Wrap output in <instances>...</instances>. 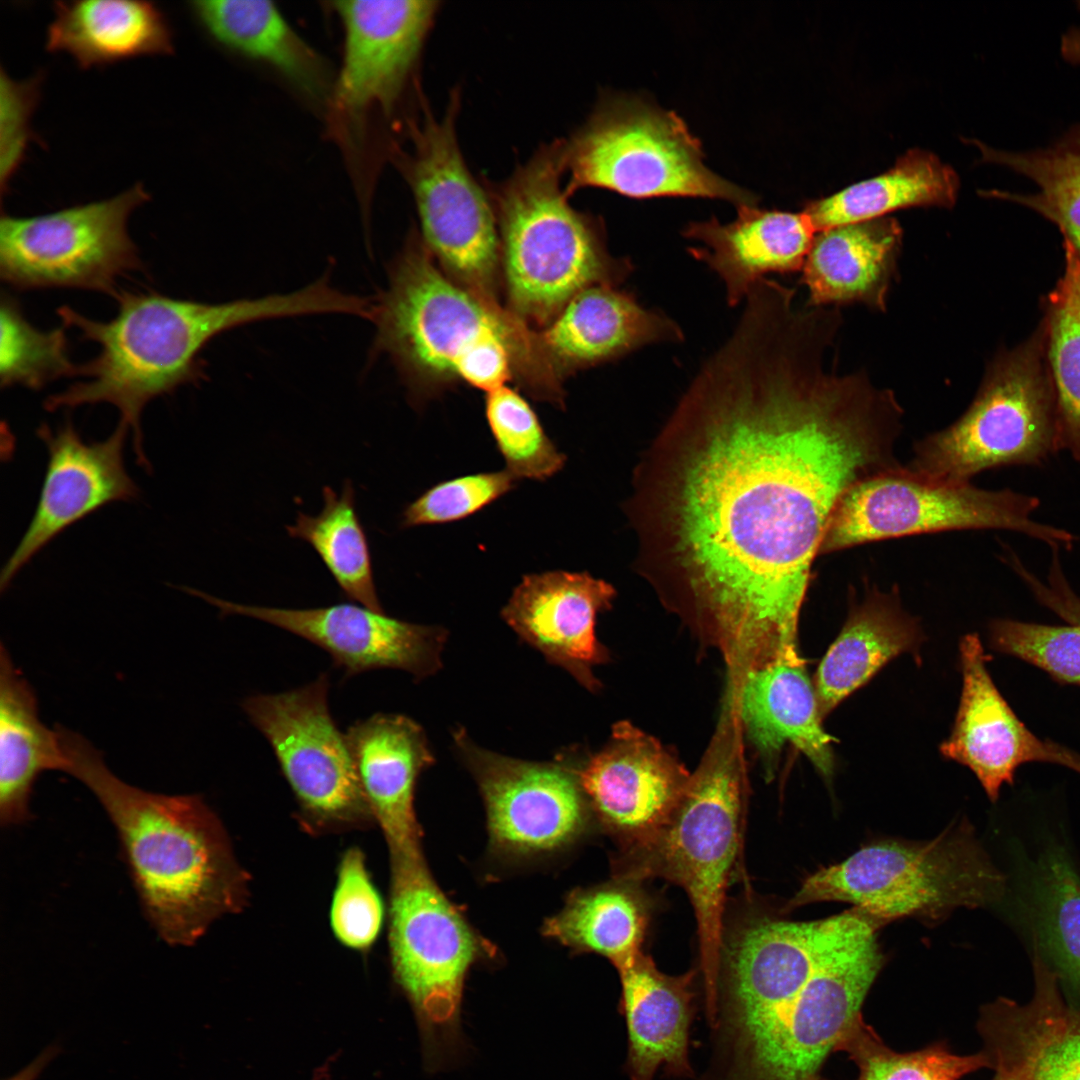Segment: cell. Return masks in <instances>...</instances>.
Segmentation results:
<instances>
[{
  "label": "cell",
  "instance_id": "f35d334b",
  "mask_svg": "<svg viewBox=\"0 0 1080 1080\" xmlns=\"http://www.w3.org/2000/svg\"><path fill=\"white\" fill-rule=\"evenodd\" d=\"M1064 245V274L1050 295L1048 354L1060 449L1080 460V254Z\"/></svg>",
  "mask_w": 1080,
  "mask_h": 1080
},
{
  "label": "cell",
  "instance_id": "603a6c76",
  "mask_svg": "<svg viewBox=\"0 0 1080 1080\" xmlns=\"http://www.w3.org/2000/svg\"><path fill=\"white\" fill-rule=\"evenodd\" d=\"M361 788L392 859L421 856L413 800L420 773L433 765L423 728L413 719L376 713L346 733Z\"/></svg>",
  "mask_w": 1080,
  "mask_h": 1080
},
{
  "label": "cell",
  "instance_id": "52a82bcc",
  "mask_svg": "<svg viewBox=\"0 0 1080 1080\" xmlns=\"http://www.w3.org/2000/svg\"><path fill=\"white\" fill-rule=\"evenodd\" d=\"M1004 878L968 824L924 842L885 840L809 875L786 904L846 902L882 926L915 917L935 922L959 907L997 901Z\"/></svg>",
  "mask_w": 1080,
  "mask_h": 1080
},
{
  "label": "cell",
  "instance_id": "bcb514c9",
  "mask_svg": "<svg viewBox=\"0 0 1080 1080\" xmlns=\"http://www.w3.org/2000/svg\"><path fill=\"white\" fill-rule=\"evenodd\" d=\"M40 77L17 82L1 72L2 186L18 167L31 131L29 122L39 95Z\"/></svg>",
  "mask_w": 1080,
  "mask_h": 1080
},
{
  "label": "cell",
  "instance_id": "8fae6325",
  "mask_svg": "<svg viewBox=\"0 0 1080 1080\" xmlns=\"http://www.w3.org/2000/svg\"><path fill=\"white\" fill-rule=\"evenodd\" d=\"M1060 449L1055 394L1032 346L1000 359L967 411L915 446L906 467L923 477L965 483L998 466L1040 463Z\"/></svg>",
  "mask_w": 1080,
  "mask_h": 1080
},
{
  "label": "cell",
  "instance_id": "7a4b0ae2",
  "mask_svg": "<svg viewBox=\"0 0 1080 1080\" xmlns=\"http://www.w3.org/2000/svg\"><path fill=\"white\" fill-rule=\"evenodd\" d=\"M370 320L372 354L389 357L415 406L456 383L488 393L513 381L532 398L564 407L563 380L538 329L448 277L419 235L389 264Z\"/></svg>",
  "mask_w": 1080,
  "mask_h": 1080
},
{
  "label": "cell",
  "instance_id": "2e32d148",
  "mask_svg": "<svg viewBox=\"0 0 1080 1080\" xmlns=\"http://www.w3.org/2000/svg\"><path fill=\"white\" fill-rule=\"evenodd\" d=\"M437 6L427 0L332 2L344 34L342 63L328 99L336 122L356 128L372 113L391 114Z\"/></svg>",
  "mask_w": 1080,
  "mask_h": 1080
},
{
  "label": "cell",
  "instance_id": "60d3db41",
  "mask_svg": "<svg viewBox=\"0 0 1080 1080\" xmlns=\"http://www.w3.org/2000/svg\"><path fill=\"white\" fill-rule=\"evenodd\" d=\"M62 325L49 331L33 326L18 301L2 293L0 301V384L41 390L64 377L78 376Z\"/></svg>",
  "mask_w": 1080,
  "mask_h": 1080
},
{
  "label": "cell",
  "instance_id": "836d02e7",
  "mask_svg": "<svg viewBox=\"0 0 1080 1080\" xmlns=\"http://www.w3.org/2000/svg\"><path fill=\"white\" fill-rule=\"evenodd\" d=\"M1033 951L1030 1001L999 998L992 1012L1023 1052L1032 1080H1080V1009L1064 1000L1057 973Z\"/></svg>",
  "mask_w": 1080,
  "mask_h": 1080
},
{
  "label": "cell",
  "instance_id": "e0dca14e",
  "mask_svg": "<svg viewBox=\"0 0 1080 1080\" xmlns=\"http://www.w3.org/2000/svg\"><path fill=\"white\" fill-rule=\"evenodd\" d=\"M456 748L483 795L490 833L517 852L547 851L572 840L585 819V796L568 758L533 762L476 745L463 729Z\"/></svg>",
  "mask_w": 1080,
  "mask_h": 1080
},
{
  "label": "cell",
  "instance_id": "6da1fadb",
  "mask_svg": "<svg viewBox=\"0 0 1080 1080\" xmlns=\"http://www.w3.org/2000/svg\"><path fill=\"white\" fill-rule=\"evenodd\" d=\"M794 318H740L640 463V566L715 632L732 671L796 648L812 563L843 494L896 468L902 409Z\"/></svg>",
  "mask_w": 1080,
  "mask_h": 1080
},
{
  "label": "cell",
  "instance_id": "7c38bea8",
  "mask_svg": "<svg viewBox=\"0 0 1080 1080\" xmlns=\"http://www.w3.org/2000/svg\"><path fill=\"white\" fill-rule=\"evenodd\" d=\"M458 95L442 120L427 113L411 127L412 150L401 159L414 195L421 240L452 280L499 303L501 249L492 200L470 174L456 137Z\"/></svg>",
  "mask_w": 1080,
  "mask_h": 1080
},
{
  "label": "cell",
  "instance_id": "4dcf8cb0",
  "mask_svg": "<svg viewBox=\"0 0 1080 1080\" xmlns=\"http://www.w3.org/2000/svg\"><path fill=\"white\" fill-rule=\"evenodd\" d=\"M67 766L56 729L39 718L37 698L14 665L4 644L0 649V824L19 826L32 819L33 786L45 771Z\"/></svg>",
  "mask_w": 1080,
  "mask_h": 1080
},
{
  "label": "cell",
  "instance_id": "1f68e13d",
  "mask_svg": "<svg viewBox=\"0 0 1080 1080\" xmlns=\"http://www.w3.org/2000/svg\"><path fill=\"white\" fill-rule=\"evenodd\" d=\"M920 633L893 595L871 593L852 609L815 675V692L823 718L852 692L867 683L888 661L912 651Z\"/></svg>",
  "mask_w": 1080,
  "mask_h": 1080
},
{
  "label": "cell",
  "instance_id": "7402d4cb",
  "mask_svg": "<svg viewBox=\"0 0 1080 1080\" xmlns=\"http://www.w3.org/2000/svg\"><path fill=\"white\" fill-rule=\"evenodd\" d=\"M960 655L963 688L959 709L952 733L940 750L945 757L970 768L995 801L1022 764L1056 763L1058 745L1036 737L1002 697L988 673L977 634L963 637Z\"/></svg>",
  "mask_w": 1080,
  "mask_h": 1080
},
{
  "label": "cell",
  "instance_id": "9a60e30c",
  "mask_svg": "<svg viewBox=\"0 0 1080 1080\" xmlns=\"http://www.w3.org/2000/svg\"><path fill=\"white\" fill-rule=\"evenodd\" d=\"M328 693L323 673L300 688L247 697L242 708L267 739L304 811L321 822H354L371 812Z\"/></svg>",
  "mask_w": 1080,
  "mask_h": 1080
},
{
  "label": "cell",
  "instance_id": "c3c4849f",
  "mask_svg": "<svg viewBox=\"0 0 1080 1080\" xmlns=\"http://www.w3.org/2000/svg\"><path fill=\"white\" fill-rule=\"evenodd\" d=\"M60 1051L61 1046L58 1042L51 1043L25 1068L6 1080H36Z\"/></svg>",
  "mask_w": 1080,
  "mask_h": 1080
},
{
  "label": "cell",
  "instance_id": "f546056e",
  "mask_svg": "<svg viewBox=\"0 0 1080 1080\" xmlns=\"http://www.w3.org/2000/svg\"><path fill=\"white\" fill-rule=\"evenodd\" d=\"M189 9L223 48L279 72L314 99L330 96L333 82L324 59L268 0H197Z\"/></svg>",
  "mask_w": 1080,
  "mask_h": 1080
},
{
  "label": "cell",
  "instance_id": "d4e9b609",
  "mask_svg": "<svg viewBox=\"0 0 1080 1080\" xmlns=\"http://www.w3.org/2000/svg\"><path fill=\"white\" fill-rule=\"evenodd\" d=\"M538 334L546 358L562 380L644 345L683 337L670 318L609 285L577 293Z\"/></svg>",
  "mask_w": 1080,
  "mask_h": 1080
},
{
  "label": "cell",
  "instance_id": "681fc988",
  "mask_svg": "<svg viewBox=\"0 0 1080 1080\" xmlns=\"http://www.w3.org/2000/svg\"><path fill=\"white\" fill-rule=\"evenodd\" d=\"M1064 55L1080 67V27L1069 32L1063 39Z\"/></svg>",
  "mask_w": 1080,
  "mask_h": 1080
},
{
  "label": "cell",
  "instance_id": "5bb4252c",
  "mask_svg": "<svg viewBox=\"0 0 1080 1080\" xmlns=\"http://www.w3.org/2000/svg\"><path fill=\"white\" fill-rule=\"evenodd\" d=\"M878 922L852 908L824 919L816 966L781 1033L760 1080H820L830 1053L862 1015L861 1007L884 957Z\"/></svg>",
  "mask_w": 1080,
  "mask_h": 1080
},
{
  "label": "cell",
  "instance_id": "83f0119b",
  "mask_svg": "<svg viewBox=\"0 0 1080 1080\" xmlns=\"http://www.w3.org/2000/svg\"><path fill=\"white\" fill-rule=\"evenodd\" d=\"M738 714L743 728L765 756L785 743L800 750L825 777L834 768V738L821 725L818 700L796 651L738 677Z\"/></svg>",
  "mask_w": 1080,
  "mask_h": 1080
},
{
  "label": "cell",
  "instance_id": "30bf717a",
  "mask_svg": "<svg viewBox=\"0 0 1080 1080\" xmlns=\"http://www.w3.org/2000/svg\"><path fill=\"white\" fill-rule=\"evenodd\" d=\"M1037 498L989 491L969 482L947 483L906 467L884 470L853 484L841 497L819 554L871 541L961 529H1008L1052 546L1071 545L1068 532L1033 521Z\"/></svg>",
  "mask_w": 1080,
  "mask_h": 1080
},
{
  "label": "cell",
  "instance_id": "b9f144b4",
  "mask_svg": "<svg viewBox=\"0 0 1080 1080\" xmlns=\"http://www.w3.org/2000/svg\"><path fill=\"white\" fill-rule=\"evenodd\" d=\"M485 416L506 470L517 480L545 481L565 465L566 456L547 436L526 399L507 385L485 396Z\"/></svg>",
  "mask_w": 1080,
  "mask_h": 1080
},
{
  "label": "cell",
  "instance_id": "d590c367",
  "mask_svg": "<svg viewBox=\"0 0 1080 1080\" xmlns=\"http://www.w3.org/2000/svg\"><path fill=\"white\" fill-rule=\"evenodd\" d=\"M648 923L646 905L624 885L578 892L548 920L546 935L568 946L598 953L615 968L640 952Z\"/></svg>",
  "mask_w": 1080,
  "mask_h": 1080
},
{
  "label": "cell",
  "instance_id": "44dd1931",
  "mask_svg": "<svg viewBox=\"0 0 1080 1080\" xmlns=\"http://www.w3.org/2000/svg\"><path fill=\"white\" fill-rule=\"evenodd\" d=\"M614 588L586 572L562 570L525 575L501 615L528 644L576 678L598 685L592 668L608 658L595 635L596 616L607 610Z\"/></svg>",
  "mask_w": 1080,
  "mask_h": 1080
},
{
  "label": "cell",
  "instance_id": "7dc6e473",
  "mask_svg": "<svg viewBox=\"0 0 1080 1080\" xmlns=\"http://www.w3.org/2000/svg\"><path fill=\"white\" fill-rule=\"evenodd\" d=\"M977 1029L984 1042L983 1050L995 1071L992 1080H1032L1023 1052L999 1025L989 1019H980Z\"/></svg>",
  "mask_w": 1080,
  "mask_h": 1080
},
{
  "label": "cell",
  "instance_id": "f1b7e54d",
  "mask_svg": "<svg viewBox=\"0 0 1080 1080\" xmlns=\"http://www.w3.org/2000/svg\"><path fill=\"white\" fill-rule=\"evenodd\" d=\"M52 9L45 48L71 56L82 69L174 49L168 19L153 2L56 1Z\"/></svg>",
  "mask_w": 1080,
  "mask_h": 1080
},
{
  "label": "cell",
  "instance_id": "ab89813d",
  "mask_svg": "<svg viewBox=\"0 0 1080 1080\" xmlns=\"http://www.w3.org/2000/svg\"><path fill=\"white\" fill-rule=\"evenodd\" d=\"M836 1051L845 1052L858 1069L854 1080H960L982 1068H991L982 1050L971 1055L953 1053L944 1042L912 1052L888 1047L860 1015L845 1032ZM820 1080H828L821 1077Z\"/></svg>",
  "mask_w": 1080,
  "mask_h": 1080
},
{
  "label": "cell",
  "instance_id": "ee69618b",
  "mask_svg": "<svg viewBox=\"0 0 1080 1080\" xmlns=\"http://www.w3.org/2000/svg\"><path fill=\"white\" fill-rule=\"evenodd\" d=\"M517 481L504 469L439 482L406 506L400 525L412 528L465 519L507 494Z\"/></svg>",
  "mask_w": 1080,
  "mask_h": 1080
},
{
  "label": "cell",
  "instance_id": "f907efd6",
  "mask_svg": "<svg viewBox=\"0 0 1080 1080\" xmlns=\"http://www.w3.org/2000/svg\"><path fill=\"white\" fill-rule=\"evenodd\" d=\"M1065 766L1080 773V756L1072 752L1066 760Z\"/></svg>",
  "mask_w": 1080,
  "mask_h": 1080
},
{
  "label": "cell",
  "instance_id": "ba28073f",
  "mask_svg": "<svg viewBox=\"0 0 1080 1080\" xmlns=\"http://www.w3.org/2000/svg\"><path fill=\"white\" fill-rule=\"evenodd\" d=\"M389 944L394 978L414 1011L426 1070L456 1067L469 1051L461 1010L478 943L422 856L392 859Z\"/></svg>",
  "mask_w": 1080,
  "mask_h": 1080
},
{
  "label": "cell",
  "instance_id": "9c48e42d",
  "mask_svg": "<svg viewBox=\"0 0 1080 1080\" xmlns=\"http://www.w3.org/2000/svg\"><path fill=\"white\" fill-rule=\"evenodd\" d=\"M565 192L592 186L632 198L691 196L755 206L758 197L708 169L699 139L673 111L633 96L606 97L563 143Z\"/></svg>",
  "mask_w": 1080,
  "mask_h": 1080
},
{
  "label": "cell",
  "instance_id": "5b68a950",
  "mask_svg": "<svg viewBox=\"0 0 1080 1080\" xmlns=\"http://www.w3.org/2000/svg\"><path fill=\"white\" fill-rule=\"evenodd\" d=\"M563 173V143H554L491 194L507 308L539 329L580 291L616 287L632 271L608 252L600 222L570 206Z\"/></svg>",
  "mask_w": 1080,
  "mask_h": 1080
},
{
  "label": "cell",
  "instance_id": "cb8c5ba5",
  "mask_svg": "<svg viewBox=\"0 0 1080 1080\" xmlns=\"http://www.w3.org/2000/svg\"><path fill=\"white\" fill-rule=\"evenodd\" d=\"M616 969L628 1033L630 1080H653L661 1067L669 1076L692 1078L689 1042L697 971L668 975L642 950Z\"/></svg>",
  "mask_w": 1080,
  "mask_h": 1080
},
{
  "label": "cell",
  "instance_id": "7bdbcfd3",
  "mask_svg": "<svg viewBox=\"0 0 1080 1080\" xmlns=\"http://www.w3.org/2000/svg\"><path fill=\"white\" fill-rule=\"evenodd\" d=\"M384 917L383 901L371 881L362 852L346 851L339 865L330 923L345 946L364 950L378 937Z\"/></svg>",
  "mask_w": 1080,
  "mask_h": 1080
},
{
  "label": "cell",
  "instance_id": "4fadbf2b",
  "mask_svg": "<svg viewBox=\"0 0 1080 1080\" xmlns=\"http://www.w3.org/2000/svg\"><path fill=\"white\" fill-rule=\"evenodd\" d=\"M149 198L135 184L111 198L47 214H2L1 280L18 290L84 289L115 297L118 278L144 270L128 219Z\"/></svg>",
  "mask_w": 1080,
  "mask_h": 1080
},
{
  "label": "cell",
  "instance_id": "ffe728a7",
  "mask_svg": "<svg viewBox=\"0 0 1080 1080\" xmlns=\"http://www.w3.org/2000/svg\"><path fill=\"white\" fill-rule=\"evenodd\" d=\"M575 771L585 798L626 849L662 828L691 777L655 738L628 722L617 723L608 743Z\"/></svg>",
  "mask_w": 1080,
  "mask_h": 1080
},
{
  "label": "cell",
  "instance_id": "3957f363",
  "mask_svg": "<svg viewBox=\"0 0 1080 1080\" xmlns=\"http://www.w3.org/2000/svg\"><path fill=\"white\" fill-rule=\"evenodd\" d=\"M56 730L65 772L93 793L111 820L144 916L163 942L192 946L215 920L241 909L247 876L220 819L200 795L132 786L110 771L83 736L62 726Z\"/></svg>",
  "mask_w": 1080,
  "mask_h": 1080
},
{
  "label": "cell",
  "instance_id": "8d00e7d4",
  "mask_svg": "<svg viewBox=\"0 0 1080 1080\" xmlns=\"http://www.w3.org/2000/svg\"><path fill=\"white\" fill-rule=\"evenodd\" d=\"M983 160L1005 166L1034 184L1029 194H989L1029 207L1058 226L1065 241L1080 254V129L1060 143L1034 151H1004L977 140Z\"/></svg>",
  "mask_w": 1080,
  "mask_h": 1080
},
{
  "label": "cell",
  "instance_id": "f6af8a7d",
  "mask_svg": "<svg viewBox=\"0 0 1080 1080\" xmlns=\"http://www.w3.org/2000/svg\"><path fill=\"white\" fill-rule=\"evenodd\" d=\"M992 641L1001 652L1018 657L1063 682L1080 685V624L1051 626L1000 620Z\"/></svg>",
  "mask_w": 1080,
  "mask_h": 1080
},
{
  "label": "cell",
  "instance_id": "277c9868",
  "mask_svg": "<svg viewBox=\"0 0 1080 1080\" xmlns=\"http://www.w3.org/2000/svg\"><path fill=\"white\" fill-rule=\"evenodd\" d=\"M115 317L91 319L63 305L57 315L65 328H75L99 352L79 364L76 382L48 396L49 412L108 403L118 409L120 423L132 432L138 464L150 466L143 449L141 415L157 397L206 378L200 353L216 336L252 322L313 314H330L335 296L317 280L288 293L223 303L172 298L154 291L119 290Z\"/></svg>",
  "mask_w": 1080,
  "mask_h": 1080
},
{
  "label": "cell",
  "instance_id": "d6a6232c",
  "mask_svg": "<svg viewBox=\"0 0 1080 1080\" xmlns=\"http://www.w3.org/2000/svg\"><path fill=\"white\" fill-rule=\"evenodd\" d=\"M959 190L955 170L935 154L911 149L876 177L852 184L802 210L816 232L858 223L912 207L951 208Z\"/></svg>",
  "mask_w": 1080,
  "mask_h": 1080
},
{
  "label": "cell",
  "instance_id": "484cf974",
  "mask_svg": "<svg viewBox=\"0 0 1080 1080\" xmlns=\"http://www.w3.org/2000/svg\"><path fill=\"white\" fill-rule=\"evenodd\" d=\"M683 234L705 244L689 252L720 276L728 304L737 305L764 275L802 269L817 232L803 211L741 206L732 222H693Z\"/></svg>",
  "mask_w": 1080,
  "mask_h": 1080
},
{
  "label": "cell",
  "instance_id": "d6986e66",
  "mask_svg": "<svg viewBox=\"0 0 1080 1080\" xmlns=\"http://www.w3.org/2000/svg\"><path fill=\"white\" fill-rule=\"evenodd\" d=\"M187 592L216 606L222 615L261 620L315 644L347 676L394 668L421 679L441 666L447 633L438 626L406 622L354 603L286 609L239 604L191 588Z\"/></svg>",
  "mask_w": 1080,
  "mask_h": 1080
},
{
  "label": "cell",
  "instance_id": "ac0fdd59",
  "mask_svg": "<svg viewBox=\"0 0 1080 1080\" xmlns=\"http://www.w3.org/2000/svg\"><path fill=\"white\" fill-rule=\"evenodd\" d=\"M128 432L119 422L106 439L87 442L70 419L56 429L38 427L48 456L45 475L31 521L1 570L2 592L68 527L110 503L138 499L140 490L124 463Z\"/></svg>",
  "mask_w": 1080,
  "mask_h": 1080
},
{
  "label": "cell",
  "instance_id": "74e56055",
  "mask_svg": "<svg viewBox=\"0 0 1080 1080\" xmlns=\"http://www.w3.org/2000/svg\"><path fill=\"white\" fill-rule=\"evenodd\" d=\"M1032 903L1034 945L1046 952L1059 979L1080 993V877L1062 849L1040 858Z\"/></svg>",
  "mask_w": 1080,
  "mask_h": 1080
},
{
  "label": "cell",
  "instance_id": "e575fe53",
  "mask_svg": "<svg viewBox=\"0 0 1080 1080\" xmlns=\"http://www.w3.org/2000/svg\"><path fill=\"white\" fill-rule=\"evenodd\" d=\"M323 508L311 516L299 512L286 527L290 537L308 543L350 600L384 611L377 595L368 539L355 507V490L346 480L337 494L322 491Z\"/></svg>",
  "mask_w": 1080,
  "mask_h": 1080
},
{
  "label": "cell",
  "instance_id": "8992f818",
  "mask_svg": "<svg viewBox=\"0 0 1080 1080\" xmlns=\"http://www.w3.org/2000/svg\"><path fill=\"white\" fill-rule=\"evenodd\" d=\"M668 821L626 849V880L661 877L686 892L696 918L705 1012L716 1011L725 898L743 827V778L733 735L721 734Z\"/></svg>",
  "mask_w": 1080,
  "mask_h": 1080
},
{
  "label": "cell",
  "instance_id": "4316f807",
  "mask_svg": "<svg viewBox=\"0 0 1080 1080\" xmlns=\"http://www.w3.org/2000/svg\"><path fill=\"white\" fill-rule=\"evenodd\" d=\"M902 235L888 216L818 232L802 267L808 306L862 303L885 311Z\"/></svg>",
  "mask_w": 1080,
  "mask_h": 1080
}]
</instances>
